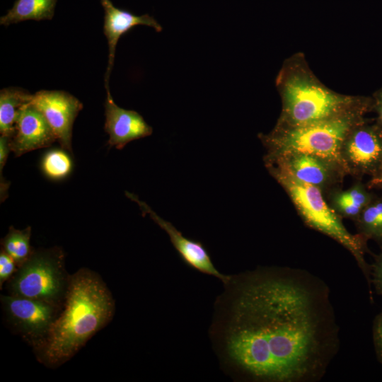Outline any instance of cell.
<instances>
[{"instance_id": "9a60e30c", "label": "cell", "mask_w": 382, "mask_h": 382, "mask_svg": "<svg viewBox=\"0 0 382 382\" xmlns=\"http://www.w3.org/2000/svg\"><path fill=\"white\" fill-rule=\"evenodd\" d=\"M376 195L362 180H355L349 187L335 190L325 199L339 216L354 221Z\"/></svg>"}, {"instance_id": "ac0fdd59", "label": "cell", "mask_w": 382, "mask_h": 382, "mask_svg": "<svg viewBox=\"0 0 382 382\" xmlns=\"http://www.w3.org/2000/svg\"><path fill=\"white\" fill-rule=\"evenodd\" d=\"M357 233L382 244V194L376 195L354 221Z\"/></svg>"}, {"instance_id": "d6986e66", "label": "cell", "mask_w": 382, "mask_h": 382, "mask_svg": "<svg viewBox=\"0 0 382 382\" xmlns=\"http://www.w3.org/2000/svg\"><path fill=\"white\" fill-rule=\"evenodd\" d=\"M31 227L19 230L12 226L1 240L2 248L16 262L18 267L23 264L33 253L30 241Z\"/></svg>"}, {"instance_id": "ba28073f", "label": "cell", "mask_w": 382, "mask_h": 382, "mask_svg": "<svg viewBox=\"0 0 382 382\" xmlns=\"http://www.w3.org/2000/svg\"><path fill=\"white\" fill-rule=\"evenodd\" d=\"M264 161L281 166L297 180L320 190L325 197L341 188L347 175L338 162L306 153L292 152L273 158L264 157Z\"/></svg>"}, {"instance_id": "3957f363", "label": "cell", "mask_w": 382, "mask_h": 382, "mask_svg": "<svg viewBox=\"0 0 382 382\" xmlns=\"http://www.w3.org/2000/svg\"><path fill=\"white\" fill-rule=\"evenodd\" d=\"M282 110L276 127H294L332 118L357 110L372 111L371 96L335 92L314 74L304 54L286 59L277 76Z\"/></svg>"}, {"instance_id": "8992f818", "label": "cell", "mask_w": 382, "mask_h": 382, "mask_svg": "<svg viewBox=\"0 0 382 382\" xmlns=\"http://www.w3.org/2000/svg\"><path fill=\"white\" fill-rule=\"evenodd\" d=\"M69 277L59 248L33 250L8 280V289L10 294L61 306Z\"/></svg>"}, {"instance_id": "603a6c76", "label": "cell", "mask_w": 382, "mask_h": 382, "mask_svg": "<svg viewBox=\"0 0 382 382\" xmlns=\"http://www.w3.org/2000/svg\"><path fill=\"white\" fill-rule=\"evenodd\" d=\"M379 246L380 253L378 255L372 254L374 261L371 265V281L377 294L382 296V244Z\"/></svg>"}, {"instance_id": "6da1fadb", "label": "cell", "mask_w": 382, "mask_h": 382, "mask_svg": "<svg viewBox=\"0 0 382 382\" xmlns=\"http://www.w3.org/2000/svg\"><path fill=\"white\" fill-rule=\"evenodd\" d=\"M222 327L226 360L254 382H318L339 352L328 286L302 269L260 267L235 279Z\"/></svg>"}, {"instance_id": "7402d4cb", "label": "cell", "mask_w": 382, "mask_h": 382, "mask_svg": "<svg viewBox=\"0 0 382 382\" xmlns=\"http://www.w3.org/2000/svg\"><path fill=\"white\" fill-rule=\"evenodd\" d=\"M17 265L14 260L3 249L0 253V287L9 280L16 272Z\"/></svg>"}, {"instance_id": "52a82bcc", "label": "cell", "mask_w": 382, "mask_h": 382, "mask_svg": "<svg viewBox=\"0 0 382 382\" xmlns=\"http://www.w3.org/2000/svg\"><path fill=\"white\" fill-rule=\"evenodd\" d=\"M340 158L347 173L355 180L374 176L382 164V127L375 120L364 119L345 139Z\"/></svg>"}, {"instance_id": "8fae6325", "label": "cell", "mask_w": 382, "mask_h": 382, "mask_svg": "<svg viewBox=\"0 0 382 382\" xmlns=\"http://www.w3.org/2000/svg\"><path fill=\"white\" fill-rule=\"evenodd\" d=\"M125 194L128 198L137 202L144 215H149L168 233L172 244L186 264L200 272L219 279L225 284L231 282L232 277L220 273L216 269L208 252L200 242L185 238L171 223L160 217L146 202L140 200L134 194L129 192H126Z\"/></svg>"}, {"instance_id": "484cf974", "label": "cell", "mask_w": 382, "mask_h": 382, "mask_svg": "<svg viewBox=\"0 0 382 382\" xmlns=\"http://www.w3.org/2000/svg\"><path fill=\"white\" fill-rule=\"evenodd\" d=\"M366 185L371 190L377 189L382 190V164L378 172L370 178Z\"/></svg>"}, {"instance_id": "7c38bea8", "label": "cell", "mask_w": 382, "mask_h": 382, "mask_svg": "<svg viewBox=\"0 0 382 382\" xmlns=\"http://www.w3.org/2000/svg\"><path fill=\"white\" fill-rule=\"evenodd\" d=\"M57 140L43 115L30 102L18 114L9 146L15 156L18 157L29 151L48 147Z\"/></svg>"}, {"instance_id": "cb8c5ba5", "label": "cell", "mask_w": 382, "mask_h": 382, "mask_svg": "<svg viewBox=\"0 0 382 382\" xmlns=\"http://www.w3.org/2000/svg\"><path fill=\"white\" fill-rule=\"evenodd\" d=\"M372 335L376 358L382 364V311L374 320Z\"/></svg>"}, {"instance_id": "d4e9b609", "label": "cell", "mask_w": 382, "mask_h": 382, "mask_svg": "<svg viewBox=\"0 0 382 382\" xmlns=\"http://www.w3.org/2000/svg\"><path fill=\"white\" fill-rule=\"evenodd\" d=\"M372 111L376 114L375 121L382 127V87L371 96Z\"/></svg>"}, {"instance_id": "ffe728a7", "label": "cell", "mask_w": 382, "mask_h": 382, "mask_svg": "<svg viewBox=\"0 0 382 382\" xmlns=\"http://www.w3.org/2000/svg\"><path fill=\"white\" fill-rule=\"evenodd\" d=\"M68 151L64 149H52L42 158L41 169L49 179L60 180L66 178L71 172L73 162Z\"/></svg>"}, {"instance_id": "44dd1931", "label": "cell", "mask_w": 382, "mask_h": 382, "mask_svg": "<svg viewBox=\"0 0 382 382\" xmlns=\"http://www.w3.org/2000/svg\"><path fill=\"white\" fill-rule=\"evenodd\" d=\"M11 149L9 146V139L0 137V198L1 202H4L8 197V190L9 188V182L6 180L3 175L4 167L6 164Z\"/></svg>"}, {"instance_id": "5bb4252c", "label": "cell", "mask_w": 382, "mask_h": 382, "mask_svg": "<svg viewBox=\"0 0 382 382\" xmlns=\"http://www.w3.org/2000/svg\"><path fill=\"white\" fill-rule=\"evenodd\" d=\"M104 9L103 32L108 45V63L105 75V88L110 91L109 79L114 64L116 46L120 37L132 28L142 25L151 27L157 32L162 30L161 25L154 17L145 14L135 16L133 13L115 7L110 0H100Z\"/></svg>"}, {"instance_id": "277c9868", "label": "cell", "mask_w": 382, "mask_h": 382, "mask_svg": "<svg viewBox=\"0 0 382 382\" xmlns=\"http://www.w3.org/2000/svg\"><path fill=\"white\" fill-rule=\"evenodd\" d=\"M265 165L270 174L284 190L303 223L335 240L352 255L367 281L372 299L371 265L364 258L365 253L369 252L368 240L359 233L352 234L348 231L342 219L330 207L320 190L297 180L277 164Z\"/></svg>"}, {"instance_id": "9c48e42d", "label": "cell", "mask_w": 382, "mask_h": 382, "mask_svg": "<svg viewBox=\"0 0 382 382\" xmlns=\"http://www.w3.org/2000/svg\"><path fill=\"white\" fill-rule=\"evenodd\" d=\"M1 301L8 321L33 345L58 316L59 306L44 301L9 294L1 296Z\"/></svg>"}, {"instance_id": "2e32d148", "label": "cell", "mask_w": 382, "mask_h": 382, "mask_svg": "<svg viewBox=\"0 0 382 382\" xmlns=\"http://www.w3.org/2000/svg\"><path fill=\"white\" fill-rule=\"evenodd\" d=\"M33 95L20 88H5L0 91V134L9 139L21 109L31 102Z\"/></svg>"}, {"instance_id": "7a4b0ae2", "label": "cell", "mask_w": 382, "mask_h": 382, "mask_svg": "<svg viewBox=\"0 0 382 382\" xmlns=\"http://www.w3.org/2000/svg\"><path fill=\"white\" fill-rule=\"evenodd\" d=\"M115 303L96 272L81 268L69 277L64 308L34 346L38 360L56 368L69 360L112 319Z\"/></svg>"}, {"instance_id": "4fadbf2b", "label": "cell", "mask_w": 382, "mask_h": 382, "mask_svg": "<svg viewBox=\"0 0 382 382\" xmlns=\"http://www.w3.org/2000/svg\"><path fill=\"white\" fill-rule=\"evenodd\" d=\"M105 131L109 135L108 145L123 149L130 141L151 135L152 127L137 112L119 107L113 100L110 91L106 92L104 104Z\"/></svg>"}, {"instance_id": "e0dca14e", "label": "cell", "mask_w": 382, "mask_h": 382, "mask_svg": "<svg viewBox=\"0 0 382 382\" xmlns=\"http://www.w3.org/2000/svg\"><path fill=\"white\" fill-rule=\"evenodd\" d=\"M56 2L57 0H16L7 13L0 18V24L8 26L28 20H51Z\"/></svg>"}, {"instance_id": "5b68a950", "label": "cell", "mask_w": 382, "mask_h": 382, "mask_svg": "<svg viewBox=\"0 0 382 382\" xmlns=\"http://www.w3.org/2000/svg\"><path fill=\"white\" fill-rule=\"evenodd\" d=\"M367 112L357 110L303 126H274L270 132L258 135L267 150L265 157L300 152L331 158L343 166L340 158L342 143L351 129L365 119Z\"/></svg>"}, {"instance_id": "30bf717a", "label": "cell", "mask_w": 382, "mask_h": 382, "mask_svg": "<svg viewBox=\"0 0 382 382\" xmlns=\"http://www.w3.org/2000/svg\"><path fill=\"white\" fill-rule=\"evenodd\" d=\"M31 104L43 115L61 147L72 154V128L82 103L64 91L41 90L33 94Z\"/></svg>"}]
</instances>
